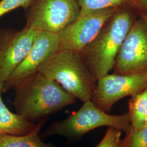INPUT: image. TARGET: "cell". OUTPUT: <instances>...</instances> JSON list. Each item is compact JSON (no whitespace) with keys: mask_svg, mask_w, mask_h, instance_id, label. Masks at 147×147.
<instances>
[{"mask_svg":"<svg viewBox=\"0 0 147 147\" xmlns=\"http://www.w3.org/2000/svg\"><path fill=\"white\" fill-rule=\"evenodd\" d=\"M147 88V71L128 74L106 75L96 81V88L90 100L106 113L118 100L133 96Z\"/></svg>","mask_w":147,"mask_h":147,"instance_id":"obj_6","label":"cell"},{"mask_svg":"<svg viewBox=\"0 0 147 147\" xmlns=\"http://www.w3.org/2000/svg\"><path fill=\"white\" fill-rule=\"evenodd\" d=\"M3 83H0V135L21 136L33 130L37 124L27 121L7 108L2 99Z\"/></svg>","mask_w":147,"mask_h":147,"instance_id":"obj_11","label":"cell"},{"mask_svg":"<svg viewBox=\"0 0 147 147\" xmlns=\"http://www.w3.org/2000/svg\"><path fill=\"white\" fill-rule=\"evenodd\" d=\"M60 48L59 35L38 31L26 57L3 84V93L13 89L19 82L38 71V69Z\"/></svg>","mask_w":147,"mask_h":147,"instance_id":"obj_10","label":"cell"},{"mask_svg":"<svg viewBox=\"0 0 147 147\" xmlns=\"http://www.w3.org/2000/svg\"><path fill=\"white\" fill-rule=\"evenodd\" d=\"M25 11V27L57 34L81 13L76 0H32Z\"/></svg>","mask_w":147,"mask_h":147,"instance_id":"obj_5","label":"cell"},{"mask_svg":"<svg viewBox=\"0 0 147 147\" xmlns=\"http://www.w3.org/2000/svg\"><path fill=\"white\" fill-rule=\"evenodd\" d=\"M122 131L109 127L105 135L95 147H121Z\"/></svg>","mask_w":147,"mask_h":147,"instance_id":"obj_16","label":"cell"},{"mask_svg":"<svg viewBox=\"0 0 147 147\" xmlns=\"http://www.w3.org/2000/svg\"><path fill=\"white\" fill-rule=\"evenodd\" d=\"M126 134L121 147H147V125L141 128L130 126Z\"/></svg>","mask_w":147,"mask_h":147,"instance_id":"obj_14","label":"cell"},{"mask_svg":"<svg viewBox=\"0 0 147 147\" xmlns=\"http://www.w3.org/2000/svg\"><path fill=\"white\" fill-rule=\"evenodd\" d=\"M38 31L24 27L0 30V83H3L31 50Z\"/></svg>","mask_w":147,"mask_h":147,"instance_id":"obj_9","label":"cell"},{"mask_svg":"<svg viewBox=\"0 0 147 147\" xmlns=\"http://www.w3.org/2000/svg\"><path fill=\"white\" fill-rule=\"evenodd\" d=\"M134 21L131 12L119 9L80 53L96 81L115 67L119 49Z\"/></svg>","mask_w":147,"mask_h":147,"instance_id":"obj_2","label":"cell"},{"mask_svg":"<svg viewBox=\"0 0 147 147\" xmlns=\"http://www.w3.org/2000/svg\"><path fill=\"white\" fill-rule=\"evenodd\" d=\"M81 12L101 10L110 8H119L130 0H76Z\"/></svg>","mask_w":147,"mask_h":147,"instance_id":"obj_15","label":"cell"},{"mask_svg":"<svg viewBox=\"0 0 147 147\" xmlns=\"http://www.w3.org/2000/svg\"><path fill=\"white\" fill-rule=\"evenodd\" d=\"M146 125H147V119H146Z\"/></svg>","mask_w":147,"mask_h":147,"instance_id":"obj_20","label":"cell"},{"mask_svg":"<svg viewBox=\"0 0 147 147\" xmlns=\"http://www.w3.org/2000/svg\"><path fill=\"white\" fill-rule=\"evenodd\" d=\"M32 0H1L0 18L18 8L25 10L30 5Z\"/></svg>","mask_w":147,"mask_h":147,"instance_id":"obj_17","label":"cell"},{"mask_svg":"<svg viewBox=\"0 0 147 147\" xmlns=\"http://www.w3.org/2000/svg\"><path fill=\"white\" fill-rule=\"evenodd\" d=\"M119 8L80 13L58 35L60 48L80 53L92 42L105 23Z\"/></svg>","mask_w":147,"mask_h":147,"instance_id":"obj_7","label":"cell"},{"mask_svg":"<svg viewBox=\"0 0 147 147\" xmlns=\"http://www.w3.org/2000/svg\"><path fill=\"white\" fill-rule=\"evenodd\" d=\"M47 120L44 119L38 121L36 127L26 135H0V147H57L42 142L39 137V132Z\"/></svg>","mask_w":147,"mask_h":147,"instance_id":"obj_12","label":"cell"},{"mask_svg":"<svg viewBox=\"0 0 147 147\" xmlns=\"http://www.w3.org/2000/svg\"><path fill=\"white\" fill-rule=\"evenodd\" d=\"M13 89L11 104L16 113L32 123L47 119L73 105L77 99L57 82L39 71L22 80Z\"/></svg>","mask_w":147,"mask_h":147,"instance_id":"obj_1","label":"cell"},{"mask_svg":"<svg viewBox=\"0 0 147 147\" xmlns=\"http://www.w3.org/2000/svg\"><path fill=\"white\" fill-rule=\"evenodd\" d=\"M115 66L119 74L147 71V24L141 17L135 20L126 34Z\"/></svg>","mask_w":147,"mask_h":147,"instance_id":"obj_8","label":"cell"},{"mask_svg":"<svg viewBox=\"0 0 147 147\" xmlns=\"http://www.w3.org/2000/svg\"><path fill=\"white\" fill-rule=\"evenodd\" d=\"M137 3L141 6L142 8L147 11V0H135Z\"/></svg>","mask_w":147,"mask_h":147,"instance_id":"obj_18","label":"cell"},{"mask_svg":"<svg viewBox=\"0 0 147 147\" xmlns=\"http://www.w3.org/2000/svg\"><path fill=\"white\" fill-rule=\"evenodd\" d=\"M131 126L128 113L121 115H112L100 110L90 100L84 102L82 107L63 121L52 123L42 136L64 137L69 142L84 136L96 128L108 126L126 132Z\"/></svg>","mask_w":147,"mask_h":147,"instance_id":"obj_4","label":"cell"},{"mask_svg":"<svg viewBox=\"0 0 147 147\" xmlns=\"http://www.w3.org/2000/svg\"><path fill=\"white\" fill-rule=\"evenodd\" d=\"M38 71L82 102L90 100L96 88V81L79 52L59 48Z\"/></svg>","mask_w":147,"mask_h":147,"instance_id":"obj_3","label":"cell"},{"mask_svg":"<svg viewBox=\"0 0 147 147\" xmlns=\"http://www.w3.org/2000/svg\"><path fill=\"white\" fill-rule=\"evenodd\" d=\"M141 17L145 21L147 24V14L144 11H142L141 13Z\"/></svg>","mask_w":147,"mask_h":147,"instance_id":"obj_19","label":"cell"},{"mask_svg":"<svg viewBox=\"0 0 147 147\" xmlns=\"http://www.w3.org/2000/svg\"><path fill=\"white\" fill-rule=\"evenodd\" d=\"M131 126L141 128L146 126L147 118V88L131 96L129 101L128 112Z\"/></svg>","mask_w":147,"mask_h":147,"instance_id":"obj_13","label":"cell"}]
</instances>
